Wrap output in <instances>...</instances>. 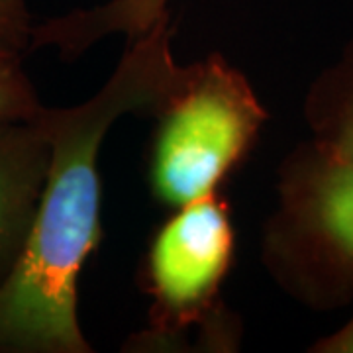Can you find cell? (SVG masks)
Segmentation results:
<instances>
[{
  "mask_svg": "<svg viewBox=\"0 0 353 353\" xmlns=\"http://www.w3.org/2000/svg\"><path fill=\"white\" fill-rule=\"evenodd\" d=\"M155 116L150 187L169 208L218 192L267 118L245 77L216 53L189 65Z\"/></svg>",
  "mask_w": 353,
  "mask_h": 353,
  "instance_id": "2",
  "label": "cell"
},
{
  "mask_svg": "<svg viewBox=\"0 0 353 353\" xmlns=\"http://www.w3.org/2000/svg\"><path fill=\"white\" fill-rule=\"evenodd\" d=\"M324 153L332 159L353 163V102L332 124L330 139L324 145Z\"/></svg>",
  "mask_w": 353,
  "mask_h": 353,
  "instance_id": "9",
  "label": "cell"
},
{
  "mask_svg": "<svg viewBox=\"0 0 353 353\" xmlns=\"http://www.w3.org/2000/svg\"><path fill=\"white\" fill-rule=\"evenodd\" d=\"M169 0H110L90 10H77L34 26V48H55L63 57H73L110 34L136 38L169 14Z\"/></svg>",
  "mask_w": 353,
  "mask_h": 353,
  "instance_id": "6",
  "label": "cell"
},
{
  "mask_svg": "<svg viewBox=\"0 0 353 353\" xmlns=\"http://www.w3.org/2000/svg\"><path fill=\"white\" fill-rule=\"evenodd\" d=\"M294 218L316 253L336 265L353 263L352 161H338L324 153L299 185Z\"/></svg>",
  "mask_w": 353,
  "mask_h": 353,
  "instance_id": "5",
  "label": "cell"
},
{
  "mask_svg": "<svg viewBox=\"0 0 353 353\" xmlns=\"http://www.w3.org/2000/svg\"><path fill=\"white\" fill-rule=\"evenodd\" d=\"M48 163L50 145L36 118L0 116V287L24 252Z\"/></svg>",
  "mask_w": 353,
  "mask_h": 353,
  "instance_id": "4",
  "label": "cell"
},
{
  "mask_svg": "<svg viewBox=\"0 0 353 353\" xmlns=\"http://www.w3.org/2000/svg\"><path fill=\"white\" fill-rule=\"evenodd\" d=\"M232 257L234 228L218 192L175 208L150 241L143 265L145 290L153 299V343L208 322Z\"/></svg>",
  "mask_w": 353,
  "mask_h": 353,
  "instance_id": "3",
  "label": "cell"
},
{
  "mask_svg": "<svg viewBox=\"0 0 353 353\" xmlns=\"http://www.w3.org/2000/svg\"><path fill=\"white\" fill-rule=\"evenodd\" d=\"M320 352H332V353H353V320L340 330L336 336H332L328 340L320 341L318 347Z\"/></svg>",
  "mask_w": 353,
  "mask_h": 353,
  "instance_id": "10",
  "label": "cell"
},
{
  "mask_svg": "<svg viewBox=\"0 0 353 353\" xmlns=\"http://www.w3.org/2000/svg\"><path fill=\"white\" fill-rule=\"evenodd\" d=\"M22 53L0 32V116L32 120L43 108L22 65Z\"/></svg>",
  "mask_w": 353,
  "mask_h": 353,
  "instance_id": "7",
  "label": "cell"
},
{
  "mask_svg": "<svg viewBox=\"0 0 353 353\" xmlns=\"http://www.w3.org/2000/svg\"><path fill=\"white\" fill-rule=\"evenodd\" d=\"M32 28L26 0H0V32L22 51L30 48Z\"/></svg>",
  "mask_w": 353,
  "mask_h": 353,
  "instance_id": "8",
  "label": "cell"
},
{
  "mask_svg": "<svg viewBox=\"0 0 353 353\" xmlns=\"http://www.w3.org/2000/svg\"><path fill=\"white\" fill-rule=\"evenodd\" d=\"M169 14L132 38L114 75L87 102L41 108L36 122L50 163L34 224L10 277L0 287V353H87L77 318V285L101 243L99 152L114 122L153 114L189 73L171 51Z\"/></svg>",
  "mask_w": 353,
  "mask_h": 353,
  "instance_id": "1",
  "label": "cell"
}]
</instances>
